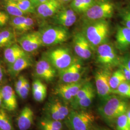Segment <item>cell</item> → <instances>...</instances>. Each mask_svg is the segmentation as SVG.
Returning <instances> with one entry per match:
<instances>
[{
    "mask_svg": "<svg viewBox=\"0 0 130 130\" xmlns=\"http://www.w3.org/2000/svg\"><path fill=\"white\" fill-rule=\"evenodd\" d=\"M129 104L127 98L111 94L102 100L98 107V112L108 124H112L118 117L126 113Z\"/></svg>",
    "mask_w": 130,
    "mask_h": 130,
    "instance_id": "cell-1",
    "label": "cell"
},
{
    "mask_svg": "<svg viewBox=\"0 0 130 130\" xmlns=\"http://www.w3.org/2000/svg\"><path fill=\"white\" fill-rule=\"evenodd\" d=\"M81 32L87 39L93 50L107 42L110 27L107 20H100L83 24Z\"/></svg>",
    "mask_w": 130,
    "mask_h": 130,
    "instance_id": "cell-2",
    "label": "cell"
},
{
    "mask_svg": "<svg viewBox=\"0 0 130 130\" xmlns=\"http://www.w3.org/2000/svg\"><path fill=\"white\" fill-rule=\"evenodd\" d=\"M115 9L116 5L111 0H98L91 7L81 14L82 22L83 24L111 19Z\"/></svg>",
    "mask_w": 130,
    "mask_h": 130,
    "instance_id": "cell-3",
    "label": "cell"
},
{
    "mask_svg": "<svg viewBox=\"0 0 130 130\" xmlns=\"http://www.w3.org/2000/svg\"><path fill=\"white\" fill-rule=\"evenodd\" d=\"M95 119L92 112L71 109L65 121L70 130H94Z\"/></svg>",
    "mask_w": 130,
    "mask_h": 130,
    "instance_id": "cell-4",
    "label": "cell"
},
{
    "mask_svg": "<svg viewBox=\"0 0 130 130\" xmlns=\"http://www.w3.org/2000/svg\"><path fill=\"white\" fill-rule=\"evenodd\" d=\"M43 56L46 58L57 71L69 67L76 58L69 47L63 46L50 49L45 52Z\"/></svg>",
    "mask_w": 130,
    "mask_h": 130,
    "instance_id": "cell-5",
    "label": "cell"
},
{
    "mask_svg": "<svg viewBox=\"0 0 130 130\" xmlns=\"http://www.w3.org/2000/svg\"><path fill=\"white\" fill-rule=\"evenodd\" d=\"M43 46H54L67 42L70 38L68 29L53 24L42 27L39 30Z\"/></svg>",
    "mask_w": 130,
    "mask_h": 130,
    "instance_id": "cell-6",
    "label": "cell"
},
{
    "mask_svg": "<svg viewBox=\"0 0 130 130\" xmlns=\"http://www.w3.org/2000/svg\"><path fill=\"white\" fill-rule=\"evenodd\" d=\"M96 61L101 67L110 69L119 67L121 64V57L111 43L106 42L96 47Z\"/></svg>",
    "mask_w": 130,
    "mask_h": 130,
    "instance_id": "cell-7",
    "label": "cell"
},
{
    "mask_svg": "<svg viewBox=\"0 0 130 130\" xmlns=\"http://www.w3.org/2000/svg\"><path fill=\"white\" fill-rule=\"evenodd\" d=\"M110 69L101 67L98 69L94 74V81L98 96L102 100L111 94L109 79L111 75Z\"/></svg>",
    "mask_w": 130,
    "mask_h": 130,
    "instance_id": "cell-8",
    "label": "cell"
},
{
    "mask_svg": "<svg viewBox=\"0 0 130 130\" xmlns=\"http://www.w3.org/2000/svg\"><path fill=\"white\" fill-rule=\"evenodd\" d=\"M17 42L24 51L29 55L35 53L43 46L39 30L31 31L20 35Z\"/></svg>",
    "mask_w": 130,
    "mask_h": 130,
    "instance_id": "cell-9",
    "label": "cell"
},
{
    "mask_svg": "<svg viewBox=\"0 0 130 130\" xmlns=\"http://www.w3.org/2000/svg\"><path fill=\"white\" fill-rule=\"evenodd\" d=\"M82 59L76 58L74 62L67 68L58 71L61 83L70 84L78 82L82 79L84 68Z\"/></svg>",
    "mask_w": 130,
    "mask_h": 130,
    "instance_id": "cell-10",
    "label": "cell"
},
{
    "mask_svg": "<svg viewBox=\"0 0 130 130\" xmlns=\"http://www.w3.org/2000/svg\"><path fill=\"white\" fill-rule=\"evenodd\" d=\"M87 80L81 79L78 82L70 84H61L56 85L55 94L67 103H70L73 100L79 89Z\"/></svg>",
    "mask_w": 130,
    "mask_h": 130,
    "instance_id": "cell-11",
    "label": "cell"
},
{
    "mask_svg": "<svg viewBox=\"0 0 130 130\" xmlns=\"http://www.w3.org/2000/svg\"><path fill=\"white\" fill-rule=\"evenodd\" d=\"M72 44L74 53L78 58L88 60L92 57L93 49L81 31H78L75 34L72 39Z\"/></svg>",
    "mask_w": 130,
    "mask_h": 130,
    "instance_id": "cell-12",
    "label": "cell"
},
{
    "mask_svg": "<svg viewBox=\"0 0 130 130\" xmlns=\"http://www.w3.org/2000/svg\"><path fill=\"white\" fill-rule=\"evenodd\" d=\"M58 71L44 56L38 61L34 70V75L37 79L50 83L56 78Z\"/></svg>",
    "mask_w": 130,
    "mask_h": 130,
    "instance_id": "cell-13",
    "label": "cell"
},
{
    "mask_svg": "<svg viewBox=\"0 0 130 130\" xmlns=\"http://www.w3.org/2000/svg\"><path fill=\"white\" fill-rule=\"evenodd\" d=\"M77 14L70 6L65 5L52 18V21L54 24L68 28L72 26L76 22Z\"/></svg>",
    "mask_w": 130,
    "mask_h": 130,
    "instance_id": "cell-14",
    "label": "cell"
},
{
    "mask_svg": "<svg viewBox=\"0 0 130 130\" xmlns=\"http://www.w3.org/2000/svg\"><path fill=\"white\" fill-rule=\"evenodd\" d=\"M64 5L59 0H48L36 7L35 14L42 19L52 18Z\"/></svg>",
    "mask_w": 130,
    "mask_h": 130,
    "instance_id": "cell-15",
    "label": "cell"
},
{
    "mask_svg": "<svg viewBox=\"0 0 130 130\" xmlns=\"http://www.w3.org/2000/svg\"><path fill=\"white\" fill-rule=\"evenodd\" d=\"M3 99L2 107L8 111H14L18 108V101L13 88L10 85H5L1 88Z\"/></svg>",
    "mask_w": 130,
    "mask_h": 130,
    "instance_id": "cell-16",
    "label": "cell"
},
{
    "mask_svg": "<svg viewBox=\"0 0 130 130\" xmlns=\"http://www.w3.org/2000/svg\"><path fill=\"white\" fill-rule=\"evenodd\" d=\"M115 45L120 51L124 52L130 48V29L123 25L117 26L115 34Z\"/></svg>",
    "mask_w": 130,
    "mask_h": 130,
    "instance_id": "cell-17",
    "label": "cell"
},
{
    "mask_svg": "<svg viewBox=\"0 0 130 130\" xmlns=\"http://www.w3.org/2000/svg\"><path fill=\"white\" fill-rule=\"evenodd\" d=\"M33 60L30 55L23 56L7 67V71L11 77L15 78L24 70L32 67Z\"/></svg>",
    "mask_w": 130,
    "mask_h": 130,
    "instance_id": "cell-18",
    "label": "cell"
},
{
    "mask_svg": "<svg viewBox=\"0 0 130 130\" xmlns=\"http://www.w3.org/2000/svg\"><path fill=\"white\" fill-rule=\"evenodd\" d=\"M28 55L16 42L4 49V57L7 67L12 65L19 58Z\"/></svg>",
    "mask_w": 130,
    "mask_h": 130,
    "instance_id": "cell-19",
    "label": "cell"
},
{
    "mask_svg": "<svg viewBox=\"0 0 130 130\" xmlns=\"http://www.w3.org/2000/svg\"><path fill=\"white\" fill-rule=\"evenodd\" d=\"M34 112L30 107H24L17 119V125L20 130H28L32 125Z\"/></svg>",
    "mask_w": 130,
    "mask_h": 130,
    "instance_id": "cell-20",
    "label": "cell"
},
{
    "mask_svg": "<svg viewBox=\"0 0 130 130\" xmlns=\"http://www.w3.org/2000/svg\"><path fill=\"white\" fill-rule=\"evenodd\" d=\"M17 35L14 29L10 26L0 29V48L5 49L17 42Z\"/></svg>",
    "mask_w": 130,
    "mask_h": 130,
    "instance_id": "cell-21",
    "label": "cell"
},
{
    "mask_svg": "<svg viewBox=\"0 0 130 130\" xmlns=\"http://www.w3.org/2000/svg\"><path fill=\"white\" fill-rule=\"evenodd\" d=\"M32 94L34 100L39 102L44 100L47 96V89L46 85L42 82V80L35 79L32 84Z\"/></svg>",
    "mask_w": 130,
    "mask_h": 130,
    "instance_id": "cell-22",
    "label": "cell"
},
{
    "mask_svg": "<svg viewBox=\"0 0 130 130\" xmlns=\"http://www.w3.org/2000/svg\"><path fill=\"white\" fill-rule=\"evenodd\" d=\"M95 96V90L89 93L84 98L79 100L71 102L70 106L72 109L76 110H87L92 105Z\"/></svg>",
    "mask_w": 130,
    "mask_h": 130,
    "instance_id": "cell-23",
    "label": "cell"
},
{
    "mask_svg": "<svg viewBox=\"0 0 130 130\" xmlns=\"http://www.w3.org/2000/svg\"><path fill=\"white\" fill-rule=\"evenodd\" d=\"M98 0H73L70 3V7L78 14H82L91 7Z\"/></svg>",
    "mask_w": 130,
    "mask_h": 130,
    "instance_id": "cell-24",
    "label": "cell"
},
{
    "mask_svg": "<svg viewBox=\"0 0 130 130\" xmlns=\"http://www.w3.org/2000/svg\"><path fill=\"white\" fill-rule=\"evenodd\" d=\"M3 5L5 11L9 15L10 17H19L27 15L19 9V6L15 2L9 0H4Z\"/></svg>",
    "mask_w": 130,
    "mask_h": 130,
    "instance_id": "cell-25",
    "label": "cell"
},
{
    "mask_svg": "<svg viewBox=\"0 0 130 130\" xmlns=\"http://www.w3.org/2000/svg\"><path fill=\"white\" fill-rule=\"evenodd\" d=\"M44 112L45 115V117L52 120L63 121H64L66 118V117L62 115L56 109V107L53 105V104L49 101L47 103L44 107Z\"/></svg>",
    "mask_w": 130,
    "mask_h": 130,
    "instance_id": "cell-26",
    "label": "cell"
},
{
    "mask_svg": "<svg viewBox=\"0 0 130 130\" xmlns=\"http://www.w3.org/2000/svg\"><path fill=\"white\" fill-rule=\"evenodd\" d=\"M126 80L125 76L120 68L112 72L109 79V84L111 89V93L112 91L116 90L121 83Z\"/></svg>",
    "mask_w": 130,
    "mask_h": 130,
    "instance_id": "cell-27",
    "label": "cell"
},
{
    "mask_svg": "<svg viewBox=\"0 0 130 130\" xmlns=\"http://www.w3.org/2000/svg\"><path fill=\"white\" fill-rule=\"evenodd\" d=\"M0 130H15L7 110L0 108Z\"/></svg>",
    "mask_w": 130,
    "mask_h": 130,
    "instance_id": "cell-28",
    "label": "cell"
},
{
    "mask_svg": "<svg viewBox=\"0 0 130 130\" xmlns=\"http://www.w3.org/2000/svg\"><path fill=\"white\" fill-rule=\"evenodd\" d=\"M49 101L62 115L66 118L68 116L71 109L69 108L67 103L64 102L59 98H53L49 100Z\"/></svg>",
    "mask_w": 130,
    "mask_h": 130,
    "instance_id": "cell-29",
    "label": "cell"
},
{
    "mask_svg": "<svg viewBox=\"0 0 130 130\" xmlns=\"http://www.w3.org/2000/svg\"><path fill=\"white\" fill-rule=\"evenodd\" d=\"M118 13L122 25L130 29V5H127L118 8Z\"/></svg>",
    "mask_w": 130,
    "mask_h": 130,
    "instance_id": "cell-30",
    "label": "cell"
},
{
    "mask_svg": "<svg viewBox=\"0 0 130 130\" xmlns=\"http://www.w3.org/2000/svg\"><path fill=\"white\" fill-rule=\"evenodd\" d=\"M27 15L10 17L9 25L10 27L14 29L17 35H19V32L25 21Z\"/></svg>",
    "mask_w": 130,
    "mask_h": 130,
    "instance_id": "cell-31",
    "label": "cell"
},
{
    "mask_svg": "<svg viewBox=\"0 0 130 130\" xmlns=\"http://www.w3.org/2000/svg\"><path fill=\"white\" fill-rule=\"evenodd\" d=\"M112 94H115L127 99L130 98V82L125 81L119 86L117 88L112 91Z\"/></svg>",
    "mask_w": 130,
    "mask_h": 130,
    "instance_id": "cell-32",
    "label": "cell"
},
{
    "mask_svg": "<svg viewBox=\"0 0 130 130\" xmlns=\"http://www.w3.org/2000/svg\"><path fill=\"white\" fill-rule=\"evenodd\" d=\"M19 9L26 14H35L36 7L30 0H22L16 2Z\"/></svg>",
    "mask_w": 130,
    "mask_h": 130,
    "instance_id": "cell-33",
    "label": "cell"
},
{
    "mask_svg": "<svg viewBox=\"0 0 130 130\" xmlns=\"http://www.w3.org/2000/svg\"><path fill=\"white\" fill-rule=\"evenodd\" d=\"M94 90H95V89L93 87V84L90 82L87 81L85 84H84L82 87L79 89V90L78 91V92L77 93L76 95L75 96L73 100L71 102H76L80 99L81 98H84L87 94H88L89 93Z\"/></svg>",
    "mask_w": 130,
    "mask_h": 130,
    "instance_id": "cell-34",
    "label": "cell"
},
{
    "mask_svg": "<svg viewBox=\"0 0 130 130\" xmlns=\"http://www.w3.org/2000/svg\"><path fill=\"white\" fill-rule=\"evenodd\" d=\"M36 25V20L34 18L29 16L28 14L27 15L26 19L24 24L20 29L19 35H21L25 33L31 31Z\"/></svg>",
    "mask_w": 130,
    "mask_h": 130,
    "instance_id": "cell-35",
    "label": "cell"
},
{
    "mask_svg": "<svg viewBox=\"0 0 130 130\" xmlns=\"http://www.w3.org/2000/svg\"><path fill=\"white\" fill-rule=\"evenodd\" d=\"M117 130H130V126L126 113L118 117L115 121Z\"/></svg>",
    "mask_w": 130,
    "mask_h": 130,
    "instance_id": "cell-36",
    "label": "cell"
},
{
    "mask_svg": "<svg viewBox=\"0 0 130 130\" xmlns=\"http://www.w3.org/2000/svg\"><path fill=\"white\" fill-rule=\"evenodd\" d=\"M39 121L55 129L61 130H63V129L64 126L62 121H56L44 117L41 119Z\"/></svg>",
    "mask_w": 130,
    "mask_h": 130,
    "instance_id": "cell-37",
    "label": "cell"
},
{
    "mask_svg": "<svg viewBox=\"0 0 130 130\" xmlns=\"http://www.w3.org/2000/svg\"><path fill=\"white\" fill-rule=\"evenodd\" d=\"M30 84L27 79L25 78L23 85L20 89L18 94L22 99H26L28 98L30 90Z\"/></svg>",
    "mask_w": 130,
    "mask_h": 130,
    "instance_id": "cell-38",
    "label": "cell"
},
{
    "mask_svg": "<svg viewBox=\"0 0 130 130\" xmlns=\"http://www.w3.org/2000/svg\"><path fill=\"white\" fill-rule=\"evenodd\" d=\"M10 17L5 10L0 9V29L5 28L9 25Z\"/></svg>",
    "mask_w": 130,
    "mask_h": 130,
    "instance_id": "cell-39",
    "label": "cell"
},
{
    "mask_svg": "<svg viewBox=\"0 0 130 130\" xmlns=\"http://www.w3.org/2000/svg\"><path fill=\"white\" fill-rule=\"evenodd\" d=\"M25 78H26L23 75H20L19 76L18 79L16 81L14 86H15V91L17 94L19 93L20 89L21 88V87H22Z\"/></svg>",
    "mask_w": 130,
    "mask_h": 130,
    "instance_id": "cell-40",
    "label": "cell"
},
{
    "mask_svg": "<svg viewBox=\"0 0 130 130\" xmlns=\"http://www.w3.org/2000/svg\"><path fill=\"white\" fill-rule=\"evenodd\" d=\"M121 63L130 71V53H127L121 57Z\"/></svg>",
    "mask_w": 130,
    "mask_h": 130,
    "instance_id": "cell-41",
    "label": "cell"
},
{
    "mask_svg": "<svg viewBox=\"0 0 130 130\" xmlns=\"http://www.w3.org/2000/svg\"><path fill=\"white\" fill-rule=\"evenodd\" d=\"M119 68H120L121 70H122L123 74H124V76H125L126 81H128L129 82H130V70H128L124 65H122L121 63L120 64V65H119Z\"/></svg>",
    "mask_w": 130,
    "mask_h": 130,
    "instance_id": "cell-42",
    "label": "cell"
},
{
    "mask_svg": "<svg viewBox=\"0 0 130 130\" xmlns=\"http://www.w3.org/2000/svg\"><path fill=\"white\" fill-rule=\"evenodd\" d=\"M5 71L1 61L0 60V86L3 85L5 79Z\"/></svg>",
    "mask_w": 130,
    "mask_h": 130,
    "instance_id": "cell-43",
    "label": "cell"
},
{
    "mask_svg": "<svg viewBox=\"0 0 130 130\" xmlns=\"http://www.w3.org/2000/svg\"><path fill=\"white\" fill-rule=\"evenodd\" d=\"M38 126H39V128L40 130H61L56 129H55V128H52L51 127H49V126L46 125L40 121H39Z\"/></svg>",
    "mask_w": 130,
    "mask_h": 130,
    "instance_id": "cell-44",
    "label": "cell"
},
{
    "mask_svg": "<svg viewBox=\"0 0 130 130\" xmlns=\"http://www.w3.org/2000/svg\"><path fill=\"white\" fill-rule=\"evenodd\" d=\"M30 1L32 3L33 5L36 8L39 5H41V4L44 3H45V2H46L48 0H30Z\"/></svg>",
    "mask_w": 130,
    "mask_h": 130,
    "instance_id": "cell-45",
    "label": "cell"
},
{
    "mask_svg": "<svg viewBox=\"0 0 130 130\" xmlns=\"http://www.w3.org/2000/svg\"><path fill=\"white\" fill-rule=\"evenodd\" d=\"M126 114L127 117L128 122H129V123L130 126V103H129V106L127 108V111L126 112Z\"/></svg>",
    "mask_w": 130,
    "mask_h": 130,
    "instance_id": "cell-46",
    "label": "cell"
},
{
    "mask_svg": "<svg viewBox=\"0 0 130 130\" xmlns=\"http://www.w3.org/2000/svg\"><path fill=\"white\" fill-rule=\"evenodd\" d=\"M94 130H111L107 128H105L103 127H99V126H95Z\"/></svg>",
    "mask_w": 130,
    "mask_h": 130,
    "instance_id": "cell-47",
    "label": "cell"
},
{
    "mask_svg": "<svg viewBox=\"0 0 130 130\" xmlns=\"http://www.w3.org/2000/svg\"><path fill=\"white\" fill-rule=\"evenodd\" d=\"M61 3L63 5H66L70 3L73 0H59Z\"/></svg>",
    "mask_w": 130,
    "mask_h": 130,
    "instance_id": "cell-48",
    "label": "cell"
},
{
    "mask_svg": "<svg viewBox=\"0 0 130 130\" xmlns=\"http://www.w3.org/2000/svg\"><path fill=\"white\" fill-rule=\"evenodd\" d=\"M2 105H3V99L2 96V94L0 90V108L2 107Z\"/></svg>",
    "mask_w": 130,
    "mask_h": 130,
    "instance_id": "cell-49",
    "label": "cell"
},
{
    "mask_svg": "<svg viewBox=\"0 0 130 130\" xmlns=\"http://www.w3.org/2000/svg\"><path fill=\"white\" fill-rule=\"evenodd\" d=\"M126 3L127 4L130 5V0H126Z\"/></svg>",
    "mask_w": 130,
    "mask_h": 130,
    "instance_id": "cell-50",
    "label": "cell"
},
{
    "mask_svg": "<svg viewBox=\"0 0 130 130\" xmlns=\"http://www.w3.org/2000/svg\"><path fill=\"white\" fill-rule=\"evenodd\" d=\"M9 1H12V2H18L19 1H22V0H9Z\"/></svg>",
    "mask_w": 130,
    "mask_h": 130,
    "instance_id": "cell-51",
    "label": "cell"
},
{
    "mask_svg": "<svg viewBox=\"0 0 130 130\" xmlns=\"http://www.w3.org/2000/svg\"><path fill=\"white\" fill-rule=\"evenodd\" d=\"M0 90H1V88H0Z\"/></svg>",
    "mask_w": 130,
    "mask_h": 130,
    "instance_id": "cell-52",
    "label": "cell"
}]
</instances>
